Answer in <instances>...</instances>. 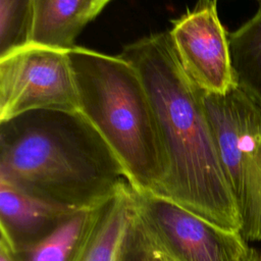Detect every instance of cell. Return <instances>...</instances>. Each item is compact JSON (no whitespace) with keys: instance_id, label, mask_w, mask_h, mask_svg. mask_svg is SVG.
<instances>
[{"instance_id":"obj_1","label":"cell","mask_w":261,"mask_h":261,"mask_svg":"<svg viewBox=\"0 0 261 261\" xmlns=\"http://www.w3.org/2000/svg\"><path fill=\"white\" fill-rule=\"evenodd\" d=\"M119 56L141 75L157 118L166 161L158 194L241 232L240 213L217 154L202 91L182 70L168 32L137 40Z\"/></svg>"},{"instance_id":"obj_2","label":"cell","mask_w":261,"mask_h":261,"mask_svg":"<svg viewBox=\"0 0 261 261\" xmlns=\"http://www.w3.org/2000/svg\"><path fill=\"white\" fill-rule=\"evenodd\" d=\"M0 179L71 210L105 204L130 186L86 115L55 109L0 121Z\"/></svg>"},{"instance_id":"obj_3","label":"cell","mask_w":261,"mask_h":261,"mask_svg":"<svg viewBox=\"0 0 261 261\" xmlns=\"http://www.w3.org/2000/svg\"><path fill=\"white\" fill-rule=\"evenodd\" d=\"M81 111L94 124L138 192L159 193L166 161L155 111L137 69L120 56L68 51Z\"/></svg>"},{"instance_id":"obj_4","label":"cell","mask_w":261,"mask_h":261,"mask_svg":"<svg viewBox=\"0 0 261 261\" xmlns=\"http://www.w3.org/2000/svg\"><path fill=\"white\" fill-rule=\"evenodd\" d=\"M202 99L238 206L241 233L261 241V105L238 86L224 94L202 91Z\"/></svg>"},{"instance_id":"obj_5","label":"cell","mask_w":261,"mask_h":261,"mask_svg":"<svg viewBox=\"0 0 261 261\" xmlns=\"http://www.w3.org/2000/svg\"><path fill=\"white\" fill-rule=\"evenodd\" d=\"M137 219L148 237L174 261H250L240 231L224 228L172 200L132 188Z\"/></svg>"},{"instance_id":"obj_6","label":"cell","mask_w":261,"mask_h":261,"mask_svg":"<svg viewBox=\"0 0 261 261\" xmlns=\"http://www.w3.org/2000/svg\"><path fill=\"white\" fill-rule=\"evenodd\" d=\"M37 109L81 111L68 51L30 43L0 58V121Z\"/></svg>"},{"instance_id":"obj_7","label":"cell","mask_w":261,"mask_h":261,"mask_svg":"<svg viewBox=\"0 0 261 261\" xmlns=\"http://www.w3.org/2000/svg\"><path fill=\"white\" fill-rule=\"evenodd\" d=\"M168 34L182 70L201 91L224 94L237 86L216 0H199L172 21Z\"/></svg>"},{"instance_id":"obj_8","label":"cell","mask_w":261,"mask_h":261,"mask_svg":"<svg viewBox=\"0 0 261 261\" xmlns=\"http://www.w3.org/2000/svg\"><path fill=\"white\" fill-rule=\"evenodd\" d=\"M74 211L0 179L1 241L14 253L38 243Z\"/></svg>"},{"instance_id":"obj_9","label":"cell","mask_w":261,"mask_h":261,"mask_svg":"<svg viewBox=\"0 0 261 261\" xmlns=\"http://www.w3.org/2000/svg\"><path fill=\"white\" fill-rule=\"evenodd\" d=\"M104 7L101 0H36L31 43L69 51Z\"/></svg>"},{"instance_id":"obj_10","label":"cell","mask_w":261,"mask_h":261,"mask_svg":"<svg viewBox=\"0 0 261 261\" xmlns=\"http://www.w3.org/2000/svg\"><path fill=\"white\" fill-rule=\"evenodd\" d=\"M108 202L74 211L38 243L14 253L17 261H76Z\"/></svg>"},{"instance_id":"obj_11","label":"cell","mask_w":261,"mask_h":261,"mask_svg":"<svg viewBox=\"0 0 261 261\" xmlns=\"http://www.w3.org/2000/svg\"><path fill=\"white\" fill-rule=\"evenodd\" d=\"M135 219L132 187H125L104 211L76 261H120Z\"/></svg>"},{"instance_id":"obj_12","label":"cell","mask_w":261,"mask_h":261,"mask_svg":"<svg viewBox=\"0 0 261 261\" xmlns=\"http://www.w3.org/2000/svg\"><path fill=\"white\" fill-rule=\"evenodd\" d=\"M228 41L237 86L261 105V6Z\"/></svg>"},{"instance_id":"obj_13","label":"cell","mask_w":261,"mask_h":261,"mask_svg":"<svg viewBox=\"0 0 261 261\" xmlns=\"http://www.w3.org/2000/svg\"><path fill=\"white\" fill-rule=\"evenodd\" d=\"M36 0H0V58L31 43Z\"/></svg>"},{"instance_id":"obj_14","label":"cell","mask_w":261,"mask_h":261,"mask_svg":"<svg viewBox=\"0 0 261 261\" xmlns=\"http://www.w3.org/2000/svg\"><path fill=\"white\" fill-rule=\"evenodd\" d=\"M120 261H149L145 238L137 220L136 213Z\"/></svg>"},{"instance_id":"obj_15","label":"cell","mask_w":261,"mask_h":261,"mask_svg":"<svg viewBox=\"0 0 261 261\" xmlns=\"http://www.w3.org/2000/svg\"><path fill=\"white\" fill-rule=\"evenodd\" d=\"M137 217V216H136ZM138 220V219H137ZM139 222V221H138ZM140 225V223H139ZM144 238H145V242H146V247H147V253H148V259L149 261H174L169 255H167L159 246H157L149 237L148 234L144 231V229L142 228V226L140 225Z\"/></svg>"},{"instance_id":"obj_16","label":"cell","mask_w":261,"mask_h":261,"mask_svg":"<svg viewBox=\"0 0 261 261\" xmlns=\"http://www.w3.org/2000/svg\"><path fill=\"white\" fill-rule=\"evenodd\" d=\"M0 261H17L14 252L1 241L0 243Z\"/></svg>"},{"instance_id":"obj_17","label":"cell","mask_w":261,"mask_h":261,"mask_svg":"<svg viewBox=\"0 0 261 261\" xmlns=\"http://www.w3.org/2000/svg\"><path fill=\"white\" fill-rule=\"evenodd\" d=\"M250 261H261V251L255 248H251Z\"/></svg>"},{"instance_id":"obj_18","label":"cell","mask_w":261,"mask_h":261,"mask_svg":"<svg viewBox=\"0 0 261 261\" xmlns=\"http://www.w3.org/2000/svg\"><path fill=\"white\" fill-rule=\"evenodd\" d=\"M109 1H110V0H101V2L104 4V6H105Z\"/></svg>"}]
</instances>
